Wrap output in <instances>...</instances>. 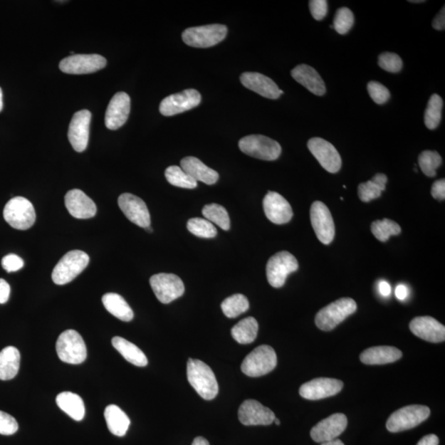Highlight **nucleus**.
<instances>
[{
    "label": "nucleus",
    "instance_id": "f257e3e1",
    "mask_svg": "<svg viewBox=\"0 0 445 445\" xmlns=\"http://www.w3.org/2000/svg\"><path fill=\"white\" fill-rule=\"evenodd\" d=\"M187 379L203 399L213 400L219 392V385L213 370L199 360H188Z\"/></svg>",
    "mask_w": 445,
    "mask_h": 445
},
{
    "label": "nucleus",
    "instance_id": "f03ea898",
    "mask_svg": "<svg viewBox=\"0 0 445 445\" xmlns=\"http://www.w3.org/2000/svg\"><path fill=\"white\" fill-rule=\"evenodd\" d=\"M356 310L357 305L352 298H342L340 300L330 303L329 305L322 308L317 313L315 318L316 326L328 332L339 325L345 318L352 315Z\"/></svg>",
    "mask_w": 445,
    "mask_h": 445
},
{
    "label": "nucleus",
    "instance_id": "7ed1b4c3",
    "mask_svg": "<svg viewBox=\"0 0 445 445\" xmlns=\"http://www.w3.org/2000/svg\"><path fill=\"white\" fill-rule=\"evenodd\" d=\"M89 263L88 255L80 250L70 251L60 260L52 272V280L58 286L75 279Z\"/></svg>",
    "mask_w": 445,
    "mask_h": 445
},
{
    "label": "nucleus",
    "instance_id": "20e7f679",
    "mask_svg": "<svg viewBox=\"0 0 445 445\" xmlns=\"http://www.w3.org/2000/svg\"><path fill=\"white\" fill-rule=\"evenodd\" d=\"M277 365V356L270 345H263L246 356L241 370L249 377H261L269 374Z\"/></svg>",
    "mask_w": 445,
    "mask_h": 445
},
{
    "label": "nucleus",
    "instance_id": "39448f33",
    "mask_svg": "<svg viewBox=\"0 0 445 445\" xmlns=\"http://www.w3.org/2000/svg\"><path fill=\"white\" fill-rule=\"evenodd\" d=\"M239 147L245 155L266 161L276 160L281 154L277 141L261 135L245 136L239 140Z\"/></svg>",
    "mask_w": 445,
    "mask_h": 445
},
{
    "label": "nucleus",
    "instance_id": "423d86ee",
    "mask_svg": "<svg viewBox=\"0 0 445 445\" xmlns=\"http://www.w3.org/2000/svg\"><path fill=\"white\" fill-rule=\"evenodd\" d=\"M430 408L412 405L400 408L387 419L386 427L392 433L402 432L414 428L430 417Z\"/></svg>",
    "mask_w": 445,
    "mask_h": 445
},
{
    "label": "nucleus",
    "instance_id": "0eeeda50",
    "mask_svg": "<svg viewBox=\"0 0 445 445\" xmlns=\"http://www.w3.org/2000/svg\"><path fill=\"white\" fill-rule=\"evenodd\" d=\"M56 352L63 362L80 365L87 358V347L80 334L75 330H67L60 335L56 342Z\"/></svg>",
    "mask_w": 445,
    "mask_h": 445
},
{
    "label": "nucleus",
    "instance_id": "6e6552de",
    "mask_svg": "<svg viewBox=\"0 0 445 445\" xmlns=\"http://www.w3.org/2000/svg\"><path fill=\"white\" fill-rule=\"evenodd\" d=\"M228 28L222 24L201 26L186 29L182 40L189 46L208 48L221 43L226 38Z\"/></svg>",
    "mask_w": 445,
    "mask_h": 445
},
{
    "label": "nucleus",
    "instance_id": "1a4fd4ad",
    "mask_svg": "<svg viewBox=\"0 0 445 445\" xmlns=\"http://www.w3.org/2000/svg\"><path fill=\"white\" fill-rule=\"evenodd\" d=\"M4 218L14 229L27 230L33 227L36 221L35 209L28 199L14 197L5 206Z\"/></svg>",
    "mask_w": 445,
    "mask_h": 445
},
{
    "label": "nucleus",
    "instance_id": "9d476101",
    "mask_svg": "<svg viewBox=\"0 0 445 445\" xmlns=\"http://www.w3.org/2000/svg\"><path fill=\"white\" fill-rule=\"evenodd\" d=\"M298 268L297 259L290 253L283 251L272 256L266 264V277L274 288L285 285L286 278Z\"/></svg>",
    "mask_w": 445,
    "mask_h": 445
},
{
    "label": "nucleus",
    "instance_id": "9b49d317",
    "mask_svg": "<svg viewBox=\"0 0 445 445\" xmlns=\"http://www.w3.org/2000/svg\"><path fill=\"white\" fill-rule=\"evenodd\" d=\"M150 284L155 296L162 303H169L184 294L185 286L179 276L174 274L154 275Z\"/></svg>",
    "mask_w": 445,
    "mask_h": 445
},
{
    "label": "nucleus",
    "instance_id": "f8f14e48",
    "mask_svg": "<svg viewBox=\"0 0 445 445\" xmlns=\"http://www.w3.org/2000/svg\"><path fill=\"white\" fill-rule=\"evenodd\" d=\"M107 60L96 54L73 55L63 59L60 63V70L69 75L92 74L104 69Z\"/></svg>",
    "mask_w": 445,
    "mask_h": 445
},
{
    "label": "nucleus",
    "instance_id": "ddd939ff",
    "mask_svg": "<svg viewBox=\"0 0 445 445\" xmlns=\"http://www.w3.org/2000/svg\"><path fill=\"white\" fill-rule=\"evenodd\" d=\"M201 102V95L196 89L190 88L181 93L172 94L161 102L159 111L165 117L189 111Z\"/></svg>",
    "mask_w": 445,
    "mask_h": 445
},
{
    "label": "nucleus",
    "instance_id": "4468645a",
    "mask_svg": "<svg viewBox=\"0 0 445 445\" xmlns=\"http://www.w3.org/2000/svg\"><path fill=\"white\" fill-rule=\"evenodd\" d=\"M310 219L319 241L325 245L331 244L335 237V224L332 214L325 204L313 202L310 209Z\"/></svg>",
    "mask_w": 445,
    "mask_h": 445
},
{
    "label": "nucleus",
    "instance_id": "2eb2a0df",
    "mask_svg": "<svg viewBox=\"0 0 445 445\" xmlns=\"http://www.w3.org/2000/svg\"><path fill=\"white\" fill-rule=\"evenodd\" d=\"M308 148L326 171L337 174L341 169V155L328 141L319 137L312 138L308 140Z\"/></svg>",
    "mask_w": 445,
    "mask_h": 445
},
{
    "label": "nucleus",
    "instance_id": "dca6fc26",
    "mask_svg": "<svg viewBox=\"0 0 445 445\" xmlns=\"http://www.w3.org/2000/svg\"><path fill=\"white\" fill-rule=\"evenodd\" d=\"M118 205L130 222L141 228L150 226V214L145 202L130 193H124L118 198Z\"/></svg>",
    "mask_w": 445,
    "mask_h": 445
},
{
    "label": "nucleus",
    "instance_id": "f3484780",
    "mask_svg": "<svg viewBox=\"0 0 445 445\" xmlns=\"http://www.w3.org/2000/svg\"><path fill=\"white\" fill-rule=\"evenodd\" d=\"M276 416L270 408L256 400H246L239 409V419L244 426H269Z\"/></svg>",
    "mask_w": 445,
    "mask_h": 445
},
{
    "label": "nucleus",
    "instance_id": "a211bd4d",
    "mask_svg": "<svg viewBox=\"0 0 445 445\" xmlns=\"http://www.w3.org/2000/svg\"><path fill=\"white\" fill-rule=\"evenodd\" d=\"M343 389L341 380L318 378L307 382L300 389V394L308 400H320L339 394Z\"/></svg>",
    "mask_w": 445,
    "mask_h": 445
},
{
    "label": "nucleus",
    "instance_id": "6ab92c4d",
    "mask_svg": "<svg viewBox=\"0 0 445 445\" xmlns=\"http://www.w3.org/2000/svg\"><path fill=\"white\" fill-rule=\"evenodd\" d=\"M347 423V417L342 413H336L318 422L312 429L310 436L317 443L334 441L345 431Z\"/></svg>",
    "mask_w": 445,
    "mask_h": 445
},
{
    "label": "nucleus",
    "instance_id": "aec40b11",
    "mask_svg": "<svg viewBox=\"0 0 445 445\" xmlns=\"http://www.w3.org/2000/svg\"><path fill=\"white\" fill-rule=\"evenodd\" d=\"M91 117L92 114L88 110H81L73 116L70 124L68 138L73 149L80 153L88 147Z\"/></svg>",
    "mask_w": 445,
    "mask_h": 445
},
{
    "label": "nucleus",
    "instance_id": "412c9836",
    "mask_svg": "<svg viewBox=\"0 0 445 445\" xmlns=\"http://www.w3.org/2000/svg\"><path fill=\"white\" fill-rule=\"evenodd\" d=\"M130 112V98L127 93L120 92L110 101L105 115V125L109 130L122 127L128 120Z\"/></svg>",
    "mask_w": 445,
    "mask_h": 445
},
{
    "label": "nucleus",
    "instance_id": "4be33fe9",
    "mask_svg": "<svg viewBox=\"0 0 445 445\" xmlns=\"http://www.w3.org/2000/svg\"><path fill=\"white\" fill-rule=\"evenodd\" d=\"M266 216L276 224L289 223L293 217V211L290 203L279 193L269 192L263 200Z\"/></svg>",
    "mask_w": 445,
    "mask_h": 445
},
{
    "label": "nucleus",
    "instance_id": "5701e85b",
    "mask_svg": "<svg viewBox=\"0 0 445 445\" xmlns=\"http://www.w3.org/2000/svg\"><path fill=\"white\" fill-rule=\"evenodd\" d=\"M242 85L259 95L269 99L279 98L284 93L269 77L255 72H246L240 76Z\"/></svg>",
    "mask_w": 445,
    "mask_h": 445
},
{
    "label": "nucleus",
    "instance_id": "b1692460",
    "mask_svg": "<svg viewBox=\"0 0 445 445\" xmlns=\"http://www.w3.org/2000/svg\"><path fill=\"white\" fill-rule=\"evenodd\" d=\"M410 329L415 336L433 343L445 340V327L431 317H417L410 323Z\"/></svg>",
    "mask_w": 445,
    "mask_h": 445
},
{
    "label": "nucleus",
    "instance_id": "393cba45",
    "mask_svg": "<svg viewBox=\"0 0 445 445\" xmlns=\"http://www.w3.org/2000/svg\"><path fill=\"white\" fill-rule=\"evenodd\" d=\"M66 206L73 217L80 219L96 216L97 206L91 198L78 189L68 192L65 197Z\"/></svg>",
    "mask_w": 445,
    "mask_h": 445
},
{
    "label": "nucleus",
    "instance_id": "a878e982",
    "mask_svg": "<svg viewBox=\"0 0 445 445\" xmlns=\"http://www.w3.org/2000/svg\"><path fill=\"white\" fill-rule=\"evenodd\" d=\"M291 75L298 83L315 95L323 96L326 93L325 83L313 67L305 64L297 66L292 70Z\"/></svg>",
    "mask_w": 445,
    "mask_h": 445
},
{
    "label": "nucleus",
    "instance_id": "bb28decb",
    "mask_svg": "<svg viewBox=\"0 0 445 445\" xmlns=\"http://www.w3.org/2000/svg\"><path fill=\"white\" fill-rule=\"evenodd\" d=\"M181 167L197 182H202L207 185H213L219 180V174L211 167L203 164L196 157H186L182 159Z\"/></svg>",
    "mask_w": 445,
    "mask_h": 445
},
{
    "label": "nucleus",
    "instance_id": "cd10ccee",
    "mask_svg": "<svg viewBox=\"0 0 445 445\" xmlns=\"http://www.w3.org/2000/svg\"><path fill=\"white\" fill-rule=\"evenodd\" d=\"M400 350L392 347H375L365 350L360 355L361 362L365 365H386L402 358Z\"/></svg>",
    "mask_w": 445,
    "mask_h": 445
},
{
    "label": "nucleus",
    "instance_id": "c85d7f7f",
    "mask_svg": "<svg viewBox=\"0 0 445 445\" xmlns=\"http://www.w3.org/2000/svg\"><path fill=\"white\" fill-rule=\"evenodd\" d=\"M56 404L75 421L80 422L85 418V403L81 397L74 392H61L56 397Z\"/></svg>",
    "mask_w": 445,
    "mask_h": 445
},
{
    "label": "nucleus",
    "instance_id": "c756f323",
    "mask_svg": "<svg viewBox=\"0 0 445 445\" xmlns=\"http://www.w3.org/2000/svg\"><path fill=\"white\" fill-rule=\"evenodd\" d=\"M104 417L110 432L119 437L125 436L130 425V421L128 416L119 407L108 406L105 409Z\"/></svg>",
    "mask_w": 445,
    "mask_h": 445
},
{
    "label": "nucleus",
    "instance_id": "7c9ffc66",
    "mask_svg": "<svg viewBox=\"0 0 445 445\" xmlns=\"http://www.w3.org/2000/svg\"><path fill=\"white\" fill-rule=\"evenodd\" d=\"M21 355L14 347H7L0 352V380L13 379L18 375Z\"/></svg>",
    "mask_w": 445,
    "mask_h": 445
},
{
    "label": "nucleus",
    "instance_id": "2f4dec72",
    "mask_svg": "<svg viewBox=\"0 0 445 445\" xmlns=\"http://www.w3.org/2000/svg\"><path fill=\"white\" fill-rule=\"evenodd\" d=\"M113 347L123 356V357L138 367H145L148 365V359L138 347L125 338L115 337L112 340Z\"/></svg>",
    "mask_w": 445,
    "mask_h": 445
},
{
    "label": "nucleus",
    "instance_id": "473e14b6",
    "mask_svg": "<svg viewBox=\"0 0 445 445\" xmlns=\"http://www.w3.org/2000/svg\"><path fill=\"white\" fill-rule=\"evenodd\" d=\"M105 308L114 317L123 322L132 321L134 313L122 296L115 293H108L102 298Z\"/></svg>",
    "mask_w": 445,
    "mask_h": 445
},
{
    "label": "nucleus",
    "instance_id": "72a5a7b5",
    "mask_svg": "<svg viewBox=\"0 0 445 445\" xmlns=\"http://www.w3.org/2000/svg\"><path fill=\"white\" fill-rule=\"evenodd\" d=\"M258 323L253 317L243 319L231 330L232 337L239 344H250L258 337Z\"/></svg>",
    "mask_w": 445,
    "mask_h": 445
},
{
    "label": "nucleus",
    "instance_id": "f704fd0d",
    "mask_svg": "<svg viewBox=\"0 0 445 445\" xmlns=\"http://www.w3.org/2000/svg\"><path fill=\"white\" fill-rule=\"evenodd\" d=\"M202 214L208 221L218 225L225 231L229 230L230 219L226 209L224 206L214 203L209 204L202 209Z\"/></svg>",
    "mask_w": 445,
    "mask_h": 445
},
{
    "label": "nucleus",
    "instance_id": "c9c22d12",
    "mask_svg": "<svg viewBox=\"0 0 445 445\" xmlns=\"http://www.w3.org/2000/svg\"><path fill=\"white\" fill-rule=\"evenodd\" d=\"M443 99L438 94H433L429 100L425 112V124L429 130H436L442 119Z\"/></svg>",
    "mask_w": 445,
    "mask_h": 445
},
{
    "label": "nucleus",
    "instance_id": "e433bc0d",
    "mask_svg": "<svg viewBox=\"0 0 445 445\" xmlns=\"http://www.w3.org/2000/svg\"><path fill=\"white\" fill-rule=\"evenodd\" d=\"M221 308L225 316L235 318L248 310L249 301L244 295H234L225 298L221 303Z\"/></svg>",
    "mask_w": 445,
    "mask_h": 445
},
{
    "label": "nucleus",
    "instance_id": "4c0bfd02",
    "mask_svg": "<svg viewBox=\"0 0 445 445\" xmlns=\"http://www.w3.org/2000/svg\"><path fill=\"white\" fill-rule=\"evenodd\" d=\"M371 231L380 242H386L391 236L399 235L402 229L399 224L391 219H384L372 223Z\"/></svg>",
    "mask_w": 445,
    "mask_h": 445
},
{
    "label": "nucleus",
    "instance_id": "58836bf2",
    "mask_svg": "<svg viewBox=\"0 0 445 445\" xmlns=\"http://www.w3.org/2000/svg\"><path fill=\"white\" fill-rule=\"evenodd\" d=\"M165 177L171 185L185 189H194L197 187V182L188 175L181 167L171 166L165 171Z\"/></svg>",
    "mask_w": 445,
    "mask_h": 445
},
{
    "label": "nucleus",
    "instance_id": "ea45409f",
    "mask_svg": "<svg viewBox=\"0 0 445 445\" xmlns=\"http://www.w3.org/2000/svg\"><path fill=\"white\" fill-rule=\"evenodd\" d=\"M419 166L427 177L436 176V169L442 164V158L436 151L425 150L419 155Z\"/></svg>",
    "mask_w": 445,
    "mask_h": 445
},
{
    "label": "nucleus",
    "instance_id": "a19ab883",
    "mask_svg": "<svg viewBox=\"0 0 445 445\" xmlns=\"http://www.w3.org/2000/svg\"><path fill=\"white\" fill-rule=\"evenodd\" d=\"M188 231L195 236L204 239H212L216 236L217 229L214 225L206 219L192 218L187 222Z\"/></svg>",
    "mask_w": 445,
    "mask_h": 445
},
{
    "label": "nucleus",
    "instance_id": "79ce46f5",
    "mask_svg": "<svg viewBox=\"0 0 445 445\" xmlns=\"http://www.w3.org/2000/svg\"><path fill=\"white\" fill-rule=\"evenodd\" d=\"M355 23L354 14L348 8L339 9L335 15L333 28L339 34L345 35L352 28Z\"/></svg>",
    "mask_w": 445,
    "mask_h": 445
},
{
    "label": "nucleus",
    "instance_id": "37998d69",
    "mask_svg": "<svg viewBox=\"0 0 445 445\" xmlns=\"http://www.w3.org/2000/svg\"><path fill=\"white\" fill-rule=\"evenodd\" d=\"M379 66L387 72L399 73L402 69L403 63L399 55L384 52L379 56Z\"/></svg>",
    "mask_w": 445,
    "mask_h": 445
},
{
    "label": "nucleus",
    "instance_id": "c03bdc74",
    "mask_svg": "<svg viewBox=\"0 0 445 445\" xmlns=\"http://www.w3.org/2000/svg\"><path fill=\"white\" fill-rule=\"evenodd\" d=\"M383 192L381 187L371 180L360 183L358 187V195L363 202H370L380 197Z\"/></svg>",
    "mask_w": 445,
    "mask_h": 445
},
{
    "label": "nucleus",
    "instance_id": "a18cd8bd",
    "mask_svg": "<svg viewBox=\"0 0 445 445\" xmlns=\"http://www.w3.org/2000/svg\"><path fill=\"white\" fill-rule=\"evenodd\" d=\"M368 93L372 100L375 103L382 105L389 100L390 92L382 83L376 81H371L367 85Z\"/></svg>",
    "mask_w": 445,
    "mask_h": 445
},
{
    "label": "nucleus",
    "instance_id": "49530a36",
    "mask_svg": "<svg viewBox=\"0 0 445 445\" xmlns=\"http://www.w3.org/2000/svg\"><path fill=\"white\" fill-rule=\"evenodd\" d=\"M19 431V424L16 419L6 412L0 411V434L12 436Z\"/></svg>",
    "mask_w": 445,
    "mask_h": 445
},
{
    "label": "nucleus",
    "instance_id": "de8ad7c7",
    "mask_svg": "<svg viewBox=\"0 0 445 445\" xmlns=\"http://www.w3.org/2000/svg\"><path fill=\"white\" fill-rule=\"evenodd\" d=\"M310 9L313 19L321 21L325 18L328 14V1H326V0H311V1H310Z\"/></svg>",
    "mask_w": 445,
    "mask_h": 445
},
{
    "label": "nucleus",
    "instance_id": "09e8293b",
    "mask_svg": "<svg viewBox=\"0 0 445 445\" xmlns=\"http://www.w3.org/2000/svg\"><path fill=\"white\" fill-rule=\"evenodd\" d=\"M24 266V261L18 255L9 254L5 256L2 259L3 268L9 272L18 271L22 269Z\"/></svg>",
    "mask_w": 445,
    "mask_h": 445
},
{
    "label": "nucleus",
    "instance_id": "8fccbe9b",
    "mask_svg": "<svg viewBox=\"0 0 445 445\" xmlns=\"http://www.w3.org/2000/svg\"><path fill=\"white\" fill-rule=\"evenodd\" d=\"M431 195L434 199L439 201H444L445 199V180L441 179L436 182L431 188Z\"/></svg>",
    "mask_w": 445,
    "mask_h": 445
},
{
    "label": "nucleus",
    "instance_id": "3c124183",
    "mask_svg": "<svg viewBox=\"0 0 445 445\" xmlns=\"http://www.w3.org/2000/svg\"><path fill=\"white\" fill-rule=\"evenodd\" d=\"M10 292H11V289H10L9 283L4 279H0V303L1 305L8 302Z\"/></svg>",
    "mask_w": 445,
    "mask_h": 445
},
{
    "label": "nucleus",
    "instance_id": "603ef678",
    "mask_svg": "<svg viewBox=\"0 0 445 445\" xmlns=\"http://www.w3.org/2000/svg\"><path fill=\"white\" fill-rule=\"evenodd\" d=\"M432 27L438 31H443L445 28V11L444 7L436 15L432 22Z\"/></svg>",
    "mask_w": 445,
    "mask_h": 445
},
{
    "label": "nucleus",
    "instance_id": "864d4df0",
    "mask_svg": "<svg viewBox=\"0 0 445 445\" xmlns=\"http://www.w3.org/2000/svg\"><path fill=\"white\" fill-rule=\"evenodd\" d=\"M439 442V438L436 434H428L424 436L417 445H438Z\"/></svg>",
    "mask_w": 445,
    "mask_h": 445
},
{
    "label": "nucleus",
    "instance_id": "5fc2aeb1",
    "mask_svg": "<svg viewBox=\"0 0 445 445\" xmlns=\"http://www.w3.org/2000/svg\"><path fill=\"white\" fill-rule=\"evenodd\" d=\"M371 181H373L375 183H376L377 185L381 187L383 191H385L386 184L387 182V177L385 174H376L373 177V178H372Z\"/></svg>",
    "mask_w": 445,
    "mask_h": 445
},
{
    "label": "nucleus",
    "instance_id": "6e6d98bb",
    "mask_svg": "<svg viewBox=\"0 0 445 445\" xmlns=\"http://www.w3.org/2000/svg\"><path fill=\"white\" fill-rule=\"evenodd\" d=\"M395 295L399 300H404L408 295L407 288L404 285H399L396 288Z\"/></svg>",
    "mask_w": 445,
    "mask_h": 445
},
{
    "label": "nucleus",
    "instance_id": "4d7b16f0",
    "mask_svg": "<svg viewBox=\"0 0 445 445\" xmlns=\"http://www.w3.org/2000/svg\"><path fill=\"white\" fill-rule=\"evenodd\" d=\"M380 294L384 297L389 296L391 294V286L386 281H381L379 286Z\"/></svg>",
    "mask_w": 445,
    "mask_h": 445
},
{
    "label": "nucleus",
    "instance_id": "13d9d810",
    "mask_svg": "<svg viewBox=\"0 0 445 445\" xmlns=\"http://www.w3.org/2000/svg\"><path fill=\"white\" fill-rule=\"evenodd\" d=\"M192 445H209V443L206 439L199 436L194 439Z\"/></svg>",
    "mask_w": 445,
    "mask_h": 445
},
{
    "label": "nucleus",
    "instance_id": "bf43d9fd",
    "mask_svg": "<svg viewBox=\"0 0 445 445\" xmlns=\"http://www.w3.org/2000/svg\"><path fill=\"white\" fill-rule=\"evenodd\" d=\"M321 445H345L342 441L340 439H334V441H327L322 443Z\"/></svg>",
    "mask_w": 445,
    "mask_h": 445
},
{
    "label": "nucleus",
    "instance_id": "052dcab7",
    "mask_svg": "<svg viewBox=\"0 0 445 445\" xmlns=\"http://www.w3.org/2000/svg\"><path fill=\"white\" fill-rule=\"evenodd\" d=\"M3 108H4L3 92H2L1 88H0V112H2Z\"/></svg>",
    "mask_w": 445,
    "mask_h": 445
},
{
    "label": "nucleus",
    "instance_id": "680f3d73",
    "mask_svg": "<svg viewBox=\"0 0 445 445\" xmlns=\"http://www.w3.org/2000/svg\"><path fill=\"white\" fill-rule=\"evenodd\" d=\"M274 422L276 423V426L281 425V421L279 420V419L275 418Z\"/></svg>",
    "mask_w": 445,
    "mask_h": 445
},
{
    "label": "nucleus",
    "instance_id": "e2e57ef3",
    "mask_svg": "<svg viewBox=\"0 0 445 445\" xmlns=\"http://www.w3.org/2000/svg\"><path fill=\"white\" fill-rule=\"evenodd\" d=\"M146 231L149 232V233H152L153 232V229H152V228L150 226L145 228Z\"/></svg>",
    "mask_w": 445,
    "mask_h": 445
},
{
    "label": "nucleus",
    "instance_id": "0e129e2a",
    "mask_svg": "<svg viewBox=\"0 0 445 445\" xmlns=\"http://www.w3.org/2000/svg\"><path fill=\"white\" fill-rule=\"evenodd\" d=\"M424 2H425V1H423V0H415V1H410V3H415V4L424 3Z\"/></svg>",
    "mask_w": 445,
    "mask_h": 445
}]
</instances>
